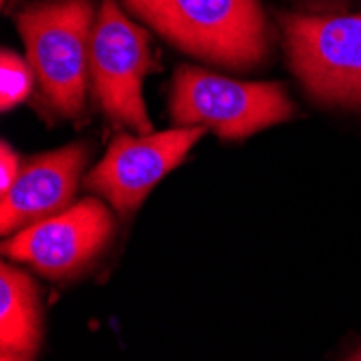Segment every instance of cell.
I'll use <instances>...</instances> for the list:
<instances>
[{
	"label": "cell",
	"instance_id": "3957f363",
	"mask_svg": "<svg viewBox=\"0 0 361 361\" xmlns=\"http://www.w3.org/2000/svg\"><path fill=\"white\" fill-rule=\"evenodd\" d=\"M171 115L182 126H204L225 139H240L292 117V102L275 82H243L197 68L176 74Z\"/></svg>",
	"mask_w": 361,
	"mask_h": 361
},
{
	"label": "cell",
	"instance_id": "4fadbf2b",
	"mask_svg": "<svg viewBox=\"0 0 361 361\" xmlns=\"http://www.w3.org/2000/svg\"><path fill=\"white\" fill-rule=\"evenodd\" d=\"M346 361H361V350H357L350 359H346Z\"/></svg>",
	"mask_w": 361,
	"mask_h": 361
},
{
	"label": "cell",
	"instance_id": "7c38bea8",
	"mask_svg": "<svg viewBox=\"0 0 361 361\" xmlns=\"http://www.w3.org/2000/svg\"><path fill=\"white\" fill-rule=\"evenodd\" d=\"M0 361H18V357H13V355H7V353H3V357H0Z\"/></svg>",
	"mask_w": 361,
	"mask_h": 361
},
{
	"label": "cell",
	"instance_id": "5b68a950",
	"mask_svg": "<svg viewBox=\"0 0 361 361\" xmlns=\"http://www.w3.org/2000/svg\"><path fill=\"white\" fill-rule=\"evenodd\" d=\"M294 74L324 102L361 104V16H281Z\"/></svg>",
	"mask_w": 361,
	"mask_h": 361
},
{
	"label": "cell",
	"instance_id": "52a82bcc",
	"mask_svg": "<svg viewBox=\"0 0 361 361\" xmlns=\"http://www.w3.org/2000/svg\"><path fill=\"white\" fill-rule=\"evenodd\" d=\"M113 234L106 206L89 197L72 208L26 225L3 249L18 262L35 267L44 275H70L100 253Z\"/></svg>",
	"mask_w": 361,
	"mask_h": 361
},
{
	"label": "cell",
	"instance_id": "7a4b0ae2",
	"mask_svg": "<svg viewBox=\"0 0 361 361\" xmlns=\"http://www.w3.org/2000/svg\"><path fill=\"white\" fill-rule=\"evenodd\" d=\"M91 0H52L18 16L28 63L44 97L65 117L80 115L89 78Z\"/></svg>",
	"mask_w": 361,
	"mask_h": 361
},
{
	"label": "cell",
	"instance_id": "30bf717a",
	"mask_svg": "<svg viewBox=\"0 0 361 361\" xmlns=\"http://www.w3.org/2000/svg\"><path fill=\"white\" fill-rule=\"evenodd\" d=\"M32 68L20 54L3 50L0 56V109L9 111L30 95L32 89Z\"/></svg>",
	"mask_w": 361,
	"mask_h": 361
},
{
	"label": "cell",
	"instance_id": "8992f818",
	"mask_svg": "<svg viewBox=\"0 0 361 361\" xmlns=\"http://www.w3.org/2000/svg\"><path fill=\"white\" fill-rule=\"evenodd\" d=\"M204 133V126H184L145 137L119 135L100 165L89 173L87 186L104 195L119 212H133L147 192L180 165Z\"/></svg>",
	"mask_w": 361,
	"mask_h": 361
},
{
	"label": "cell",
	"instance_id": "5bb4252c",
	"mask_svg": "<svg viewBox=\"0 0 361 361\" xmlns=\"http://www.w3.org/2000/svg\"><path fill=\"white\" fill-rule=\"evenodd\" d=\"M128 3V7H133V5H137V3H141V0H126Z\"/></svg>",
	"mask_w": 361,
	"mask_h": 361
},
{
	"label": "cell",
	"instance_id": "6da1fadb",
	"mask_svg": "<svg viewBox=\"0 0 361 361\" xmlns=\"http://www.w3.org/2000/svg\"><path fill=\"white\" fill-rule=\"evenodd\" d=\"M145 22L182 50L247 70L267 56V22L257 0H141Z\"/></svg>",
	"mask_w": 361,
	"mask_h": 361
},
{
	"label": "cell",
	"instance_id": "8fae6325",
	"mask_svg": "<svg viewBox=\"0 0 361 361\" xmlns=\"http://www.w3.org/2000/svg\"><path fill=\"white\" fill-rule=\"evenodd\" d=\"M20 171V156L7 143H3V147H0V195H5L13 186Z\"/></svg>",
	"mask_w": 361,
	"mask_h": 361
},
{
	"label": "cell",
	"instance_id": "ba28073f",
	"mask_svg": "<svg viewBox=\"0 0 361 361\" xmlns=\"http://www.w3.org/2000/svg\"><path fill=\"white\" fill-rule=\"evenodd\" d=\"M85 162L87 145L76 143L24 165L13 186L0 195L3 234H11L13 229L63 212L76 192Z\"/></svg>",
	"mask_w": 361,
	"mask_h": 361
},
{
	"label": "cell",
	"instance_id": "277c9868",
	"mask_svg": "<svg viewBox=\"0 0 361 361\" xmlns=\"http://www.w3.org/2000/svg\"><path fill=\"white\" fill-rule=\"evenodd\" d=\"M154 68L147 32L130 22L115 0H102L91 30L89 78L95 100L115 121L152 135L143 104V78Z\"/></svg>",
	"mask_w": 361,
	"mask_h": 361
},
{
	"label": "cell",
	"instance_id": "9c48e42d",
	"mask_svg": "<svg viewBox=\"0 0 361 361\" xmlns=\"http://www.w3.org/2000/svg\"><path fill=\"white\" fill-rule=\"evenodd\" d=\"M42 338L39 299L32 279L7 264L0 269V348L13 357H32Z\"/></svg>",
	"mask_w": 361,
	"mask_h": 361
}]
</instances>
